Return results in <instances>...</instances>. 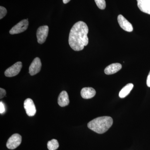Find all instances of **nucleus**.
<instances>
[{
    "label": "nucleus",
    "instance_id": "1",
    "mask_svg": "<svg viewBox=\"0 0 150 150\" xmlns=\"http://www.w3.org/2000/svg\"><path fill=\"white\" fill-rule=\"evenodd\" d=\"M88 28L85 23H76L70 30L69 42L70 47L75 51L82 50L88 43L87 35Z\"/></svg>",
    "mask_w": 150,
    "mask_h": 150
},
{
    "label": "nucleus",
    "instance_id": "2",
    "mask_svg": "<svg viewBox=\"0 0 150 150\" xmlns=\"http://www.w3.org/2000/svg\"><path fill=\"white\" fill-rule=\"evenodd\" d=\"M113 123L110 116H102L94 119L88 124L89 129L98 134H103L108 130Z\"/></svg>",
    "mask_w": 150,
    "mask_h": 150
},
{
    "label": "nucleus",
    "instance_id": "3",
    "mask_svg": "<svg viewBox=\"0 0 150 150\" xmlns=\"http://www.w3.org/2000/svg\"><path fill=\"white\" fill-rule=\"evenodd\" d=\"M28 19L21 21L10 30L9 33L12 35L18 34L26 30L28 26Z\"/></svg>",
    "mask_w": 150,
    "mask_h": 150
},
{
    "label": "nucleus",
    "instance_id": "4",
    "mask_svg": "<svg viewBox=\"0 0 150 150\" xmlns=\"http://www.w3.org/2000/svg\"><path fill=\"white\" fill-rule=\"evenodd\" d=\"M21 136L18 134H14L8 140L6 143L7 147L9 149H14L21 144Z\"/></svg>",
    "mask_w": 150,
    "mask_h": 150
},
{
    "label": "nucleus",
    "instance_id": "5",
    "mask_svg": "<svg viewBox=\"0 0 150 150\" xmlns=\"http://www.w3.org/2000/svg\"><path fill=\"white\" fill-rule=\"evenodd\" d=\"M49 31V28L47 25H43L38 28L36 32L37 41L40 44H43L46 41Z\"/></svg>",
    "mask_w": 150,
    "mask_h": 150
},
{
    "label": "nucleus",
    "instance_id": "6",
    "mask_svg": "<svg viewBox=\"0 0 150 150\" xmlns=\"http://www.w3.org/2000/svg\"><path fill=\"white\" fill-rule=\"evenodd\" d=\"M22 67L21 62H17L9 67L5 72V75L8 77H12L18 74Z\"/></svg>",
    "mask_w": 150,
    "mask_h": 150
},
{
    "label": "nucleus",
    "instance_id": "7",
    "mask_svg": "<svg viewBox=\"0 0 150 150\" xmlns=\"http://www.w3.org/2000/svg\"><path fill=\"white\" fill-rule=\"evenodd\" d=\"M24 107L26 114L29 116H33L36 113V110L35 104L32 99L27 98L24 102Z\"/></svg>",
    "mask_w": 150,
    "mask_h": 150
},
{
    "label": "nucleus",
    "instance_id": "8",
    "mask_svg": "<svg viewBox=\"0 0 150 150\" xmlns=\"http://www.w3.org/2000/svg\"><path fill=\"white\" fill-rule=\"evenodd\" d=\"M41 64L40 59L38 57H36L33 61L32 63L30 66L29 73L31 76H34L40 72L41 69Z\"/></svg>",
    "mask_w": 150,
    "mask_h": 150
},
{
    "label": "nucleus",
    "instance_id": "9",
    "mask_svg": "<svg viewBox=\"0 0 150 150\" xmlns=\"http://www.w3.org/2000/svg\"><path fill=\"white\" fill-rule=\"evenodd\" d=\"M118 21L119 25L122 29L127 32H131L133 30L132 24L121 15L118 17Z\"/></svg>",
    "mask_w": 150,
    "mask_h": 150
},
{
    "label": "nucleus",
    "instance_id": "10",
    "mask_svg": "<svg viewBox=\"0 0 150 150\" xmlns=\"http://www.w3.org/2000/svg\"><path fill=\"white\" fill-rule=\"evenodd\" d=\"M138 8L143 12L150 15V0H137Z\"/></svg>",
    "mask_w": 150,
    "mask_h": 150
},
{
    "label": "nucleus",
    "instance_id": "11",
    "mask_svg": "<svg viewBox=\"0 0 150 150\" xmlns=\"http://www.w3.org/2000/svg\"><path fill=\"white\" fill-rule=\"evenodd\" d=\"M81 94L83 98L84 99H90L95 96L96 91L92 88H84L82 89Z\"/></svg>",
    "mask_w": 150,
    "mask_h": 150
},
{
    "label": "nucleus",
    "instance_id": "12",
    "mask_svg": "<svg viewBox=\"0 0 150 150\" xmlns=\"http://www.w3.org/2000/svg\"><path fill=\"white\" fill-rule=\"evenodd\" d=\"M122 68V65L119 63H114L108 66L104 70L106 74L111 75L117 73Z\"/></svg>",
    "mask_w": 150,
    "mask_h": 150
},
{
    "label": "nucleus",
    "instance_id": "13",
    "mask_svg": "<svg viewBox=\"0 0 150 150\" xmlns=\"http://www.w3.org/2000/svg\"><path fill=\"white\" fill-rule=\"evenodd\" d=\"M58 102L61 107H65L69 104V100L67 91H63L61 93L58 98Z\"/></svg>",
    "mask_w": 150,
    "mask_h": 150
},
{
    "label": "nucleus",
    "instance_id": "14",
    "mask_svg": "<svg viewBox=\"0 0 150 150\" xmlns=\"http://www.w3.org/2000/svg\"><path fill=\"white\" fill-rule=\"evenodd\" d=\"M134 87V85L132 83H129L124 87L119 93V96L121 98H124L127 96L130 93Z\"/></svg>",
    "mask_w": 150,
    "mask_h": 150
},
{
    "label": "nucleus",
    "instance_id": "15",
    "mask_svg": "<svg viewBox=\"0 0 150 150\" xmlns=\"http://www.w3.org/2000/svg\"><path fill=\"white\" fill-rule=\"evenodd\" d=\"M47 146L49 150H56L59 147V142L54 139L51 140L48 142Z\"/></svg>",
    "mask_w": 150,
    "mask_h": 150
},
{
    "label": "nucleus",
    "instance_id": "16",
    "mask_svg": "<svg viewBox=\"0 0 150 150\" xmlns=\"http://www.w3.org/2000/svg\"><path fill=\"white\" fill-rule=\"evenodd\" d=\"M96 5L100 9L103 10L106 7L105 0H94Z\"/></svg>",
    "mask_w": 150,
    "mask_h": 150
},
{
    "label": "nucleus",
    "instance_id": "17",
    "mask_svg": "<svg viewBox=\"0 0 150 150\" xmlns=\"http://www.w3.org/2000/svg\"><path fill=\"white\" fill-rule=\"evenodd\" d=\"M7 13V11L5 8L1 6L0 7V19H1L3 18L6 15Z\"/></svg>",
    "mask_w": 150,
    "mask_h": 150
},
{
    "label": "nucleus",
    "instance_id": "18",
    "mask_svg": "<svg viewBox=\"0 0 150 150\" xmlns=\"http://www.w3.org/2000/svg\"><path fill=\"white\" fill-rule=\"evenodd\" d=\"M5 112V107L4 103L2 101L0 102V113L3 114Z\"/></svg>",
    "mask_w": 150,
    "mask_h": 150
},
{
    "label": "nucleus",
    "instance_id": "19",
    "mask_svg": "<svg viewBox=\"0 0 150 150\" xmlns=\"http://www.w3.org/2000/svg\"><path fill=\"white\" fill-rule=\"evenodd\" d=\"M6 95V91L4 89L0 88V98L1 99L3 98Z\"/></svg>",
    "mask_w": 150,
    "mask_h": 150
},
{
    "label": "nucleus",
    "instance_id": "20",
    "mask_svg": "<svg viewBox=\"0 0 150 150\" xmlns=\"http://www.w3.org/2000/svg\"><path fill=\"white\" fill-rule=\"evenodd\" d=\"M146 84L148 86L150 87V71L148 75L147 79Z\"/></svg>",
    "mask_w": 150,
    "mask_h": 150
},
{
    "label": "nucleus",
    "instance_id": "21",
    "mask_svg": "<svg viewBox=\"0 0 150 150\" xmlns=\"http://www.w3.org/2000/svg\"><path fill=\"white\" fill-rule=\"evenodd\" d=\"M71 0H63V3L64 4H67Z\"/></svg>",
    "mask_w": 150,
    "mask_h": 150
}]
</instances>
